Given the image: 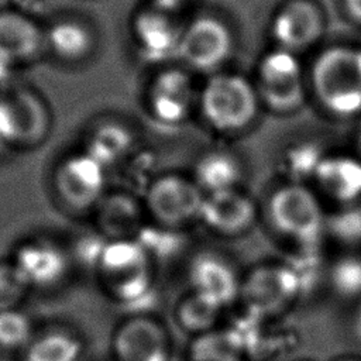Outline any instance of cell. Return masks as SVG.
Segmentation results:
<instances>
[{
    "label": "cell",
    "instance_id": "cell-1",
    "mask_svg": "<svg viewBox=\"0 0 361 361\" xmlns=\"http://www.w3.org/2000/svg\"><path fill=\"white\" fill-rule=\"evenodd\" d=\"M152 262L135 238L114 240L106 243L93 271L110 299L134 307L151 295Z\"/></svg>",
    "mask_w": 361,
    "mask_h": 361
},
{
    "label": "cell",
    "instance_id": "cell-2",
    "mask_svg": "<svg viewBox=\"0 0 361 361\" xmlns=\"http://www.w3.org/2000/svg\"><path fill=\"white\" fill-rule=\"evenodd\" d=\"M52 128L49 104L35 89L21 83L0 87V145L28 151L39 147Z\"/></svg>",
    "mask_w": 361,
    "mask_h": 361
},
{
    "label": "cell",
    "instance_id": "cell-3",
    "mask_svg": "<svg viewBox=\"0 0 361 361\" xmlns=\"http://www.w3.org/2000/svg\"><path fill=\"white\" fill-rule=\"evenodd\" d=\"M313 86L333 113L350 116L361 110V51L336 47L320 55L313 68Z\"/></svg>",
    "mask_w": 361,
    "mask_h": 361
},
{
    "label": "cell",
    "instance_id": "cell-4",
    "mask_svg": "<svg viewBox=\"0 0 361 361\" xmlns=\"http://www.w3.org/2000/svg\"><path fill=\"white\" fill-rule=\"evenodd\" d=\"M52 189L59 203L73 213H92L107 188V168L86 151L62 157L52 171Z\"/></svg>",
    "mask_w": 361,
    "mask_h": 361
},
{
    "label": "cell",
    "instance_id": "cell-5",
    "mask_svg": "<svg viewBox=\"0 0 361 361\" xmlns=\"http://www.w3.org/2000/svg\"><path fill=\"white\" fill-rule=\"evenodd\" d=\"M274 227L292 240L309 243L326 228V216L316 195L299 183L275 190L268 203Z\"/></svg>",
    "mask_w": 361,
    "mask_h": 361
},
{
    "label": "cell",
    "instance_id": "cell-6",
    "mask_svg": "<svg viewBox=\"0 0 361 361\" xmlns=\"http://www.w3.org/2000/svg\"><path fill=\"white\" fill-rule=\"evenodd\" d=\"M10 259L31 290L58 288L66 281L73 262L68 247L39 235L17 243Z\"/></svg>",
    "mask_w": 361,
    "mask_h": 361
},
{
    "label": "cell",
    "instance_id": "cell-7",
    "mask_svg": "<svg viewBox=\"0 0 361 361\" xmlns=\"http://www.w3.org/2000/svg\"><path fill=\"white\" fill-rule=\"evenodd\" d=\"M203 199L204 192L196 182L168 173L148 183L142 202L152 223L178 228L199 217Z\"/></svg>",
    "mask_w": 361,
    "mask_h": 361
},
{
    "label": "cell",
    "instance_id": "cell-8",
    "mask_svg": "<svg viewBox=\"0 0 361 361\" xmlns=\"http://www.w3.org/2000/svg\"><path fill=\"white\" fill-rule=\"evenodd\" d=\"M202 109L207 121L216 128L237 130L254 118L257 96L245 79L217 75L203 90Z\"/></svg>",
    "mask_w": 361,
    "mask_h": 361
},
{
    "label": "cell",
    "instance_id": "cell-9",
    "mask_svg": "<svg viewBox=\"0 0 361 361\" xmlns=\"http://www.w3.org/2000/svg\"><path fill=\"white\" fill-rule=\"evenodd\" d=\"M110 348L113 361H171L165 329L144 313H133L114 327Z\"/></svg>",
    "mask_w": 361,
    "mask_h": 361
},
{
    "label": "cell",
    "instance_id": "cell-10",
    "mask_svg": "<svg viewBox=\"0 0 361 361\" xmlns=\"http://www.w3.org/2000/svg\"><path fill=\"white\" fill-rule=\"evenodd\" d=\"M47 54L45 27L13 7L0 8V65L7 69L37 62Z\"/></svg>",
    "mask_w": 361,
    "mask_h": 361
},
{
    "label": "cell",
    "instance_id": "cell-11",
    "mask_svg": "<svg viewBox=\"0 0 361 361\" xmlns=\"http://www.w3.org/2000/svg\"><path fill=\"white\" fill-rule=\"evenodd\" d=\"M45 27L47 54L65 65H80L97 48V32L89 18L78 13H62Z\"/></svg>",
    "mask_w": 361,
    "mask_h": 361
},
{
    "label": "cell",
    "instance_id": "cell-12",
    "mask_svg": "<svg viewBox=\"0 0 361 361\" xmlns=\"http://www.w3.org/2000/svg\"><path fill=\"white\" fill-rule=\"evenodd\" d=\"M93 228L107 241L131 240L145 226V206L128 189H109L90 213Z\"/></svg>",
    "mask_w": 361,
    "mask_h": 361
},
{
    "label": "cell",
    "instance_id": "cell-13",
    "mask_svg": "<svg viewBox=\"0 0 361 361\" xmlns=\"http://www.w3.org/2000/svg\"><path fill=\"white\" fill-rule=\"evenodd\" d=\"M299 278L283 265H265L252 271L241 283L240 295L250 309L269 314L288 306L299 292Z\"/></svg>",
    "mask_w": 361,
    "mask_h": 361
},
{
    "label": "cell",
    "instance_id": "cell-14",
    "mask_svg": "<svg viewBox=\"0 0 361 361\" xmlns=\"http://www.w3.org/2000/svg\"><path fill=\"white\" fill-rule=\"evenodd\" d=\"M261 93L276 109H290L302 100V72L298 59L285 48L268 54L259 68Z\"/></svg>",
    "mask_w": 361,
    "mask_h": 361
},
{
    "label": "cell",
    "instance_id": "cell-15",
    "mask_svg": "<svg viewBox=\"0 0 361 361\" xmlns=\"http://www.w3.org/2000/svg\"><path fill=\"white\" fill-rule=\"evenodd\" d=\"M230 47L231 37L226 25L212 17H203L183 30L179 54L193 68L210 69L226 59Z\"/></svg>",
    "mask_w": 361,
    "mask_h": 361
},
{
    "label": "cell",
    "instance_id": "cell-16",
    "mask_svg": "<svg viewBox=\"0 0 361 361\" xmlns=\"http://www.w3.org/2000/svg\"><path fill=\"white\" fill-rule=\"evenodd\" d=\"M131 30L137 45L149 58L162 59L179 52L183 28L178 25L171 10L154 3L134 16Z\"/></svg>",
    "mask_w": 361,
    "mask_h": 361
},
{
    "label": "cell",
    "instance_id": "cell-17",
    "mask_svg": "<svg viewBox=\"0 0 361 361\" xmlns=\"http://www.w3.org/2000/svg\"><path fill=\"white\" fill-rule=\"evenodd\" d=\"M189 281L193 293L221 309L241 292V282L231 264L214 254H200L190 262Z\"/></svg>",
    "mask_w": 361,
    "mask_h": 361
},
{
    "label": "cell",
    "instance_id": "cell-18",
    "mask_svg": "<svg viewBox=\"0 0 361 361\" xmlns=\"http://www.w3.org/2000/svg\"><path fill=\"white\" fill-rule=\"evenodd\" d=\"M257 217L254 202L237 189L204 195L199 219L213 231L235 235L248 230Z\"/></svg>",
    "mask_w": 361,
    "mask_h": 361
},
{
    "label": "cell",
    "instance_id": "cell-19",
    "mask_svg": "<svg viewBox=\"0 0 361 361\" xmlns=\"http://www.w3.org/2000/svg\"><path fill=\"white\" fill-rule=\"evenodd\" d=\"M193 100L189 76L178 69L164 71L151 82L147 93L149 113L162 123L173 124L186 117Z\"/></svg>",
    "mask_w": 361,
    "mask_h": 361
},
{
    "label": "cell",
    "instance_id": "cell-20",
    "mask_svg": "<svg viewBox=\"0 0 361 361\" xmlns=\"http://www.w3.org/2000/svg\"><path fill=\"white\" fill-rule=\"evenodd\" d=\"M272 28L282 48L288 51L303 48L320 34V11L309 0H290L275 16Z\"/></svg>",
    "mask_w": 361,
    "mask_h": 361
},
{
    "label": "cell",
    "instance_id": "cell-21",
    "mask_svg": "<svg viewBox=\"0 0 361 361\" xmlns=\"http://www.w3.org/2000/svg\"><path fill=\"white\" fill-rule=\"evenodd\" d=\"M133 145L134 135L130 127L116 117H104L87 128L82 149L109 169L124 162Z\"/></svg>",
    "mask_w": 361,
    "mask_h": 361
},
{
    "label": "cell",
    "instance_id": "cell-22",
    "mask_svg": "<svg viewBox=\"0 0 361 361\" xmlns=\"http://www.w3.org/2000/svg\"><path fill=\"white\" fill-rule=\"evenodd\" d=\"M86 344L82 336L65 326L37 330L21 353L23 361H82Z\"/></svg>",
    "mask_w": 361,
    "mask_h": 361
},
{
    "label": "cell",
    "instance_id": "cell-23",
    "mask_svg": "<svg viewBox=\"0 0 361 361\" xmlns=\"http://www.w3.org/2000/svg\"><path fill=\"white\" fill-rule=\"evenodd\" d=\"M314 178L320 189L337 202L350 204L361 197V161L348 157L324 158Z\"/></svg>",
    "mask_w": 361,
    "mask_h": 361
},
{
    "label": "cell",
    "instance_id": "cell-24",
    "mask_svg": "<svg viewBox=\"0 0 361 361\" xmlns=\"http://www.w3.org/2000/svg\"><path fill=\"white\" fill-rule=\"evenodd\" d=\"M241 176L238 161L226 152L206 154L196 165L195 182L207 193L235 189Z\"/></svg>",
    "mask_w": 361,
    "mask_h": 361
},
{
    "label": "cell",
    "instance_id": "cell-25",
    "mask_svg": "<svg viewBox=\"0 0 361 361\" xmlns=\"http://www.w3.org/2000/svg\"><path fill=\"white\" fill-rule=\"evenodd\" d=\"M243 344L233 331L210 330L197 337L190 355L193 361H240Z\"/></svg>",
    "mask_w": 361,
    "mask_h": 361
},
{
    "label": "cell",
    "instance_id": "cell-26",
    "mask_svg": "<svg viewBox=\"0 0 361 361\" xmlns=\"http://www.w3.org/2000/svg\"><path fill=\"white\" fill-rule=\"evenodd\" d=\"M31 316L21 307L0 312V351L23 353L35 336Z\"/></svg>",
    "mask_w": 361,
    "mask_h": 361
},
{
    "label": "cell",
    "instance_id": "cell-27",
    "mask_svg": "<svg viewBox=\"0 0 361 361\" xmlns=\"http://www.w3.org/2000/svg\"><path fill=\"white\" fill-rule=\"evenodd\" d=\"M221 307L204 298L190 293L176 307V320L182 329L199 336L214 329Z\"/></svg>",
    "mask_w": 361,
    "mask_h": 361
},
{
    "label": "cell",
    "instance_id": "cell-28",
    "mask_svg": "<svg viewBox=\"0 0 361 361\" xmlns=\"http://www.w3.org/2000/svg\"><path fill=\"white\" fill-rule=\"evenodd\" d=\"M30 292L11 259H0V312L21 307Z\"/></svg>",
    "mask_w": 361,
    "mask_h": 361
},
{
    "label": "cell",
    "instance_id": "cell-29",
    "mask_svg": "<svg viewBox=\"0 0 361 361\" xmlns=\"http://www.w3.org/2000/svg\"><path fill=\"white\" fill-rule=\"evenodd\" d=\"M326 227L343 243H361V206L355 203L344 204L341 210L331 216L330 221H326Z\"/></svg>",
    "mask_w": 361,
    "mask_h": 361
},
{
    "label": "cell",
    "instance_id": "cell-30",
    "mask_svg": "<svg viewBox=\"0 0 361 361\" xmlns=\"http://www.w3.org/2000/svg\"><path fill=\"white\" fill-rule=\"evenodd\" d=\"M334 289L344 296L361 293V258L345 257L340 259L331 271Z\"/></svg>",
    "mask_w": 361,
    "mask_h": 361
},
{
    "label": "cell",
    "instance_id": "cell-31",
    "mask_svg": "<svg viewBox=\"0 0 361 361\" xmlns=\"http://www.w3.org/2000/svg\"><path fill=\"white\" fill-rule=\"evenodd\" d=\"M324 158L313 147H299L289 158L290 171L296 175H313L316 173L320 162Z\"/></svg>",
    "mask_w": 361,
    "mask_h": 361
},
{
    "label": "cell",
    "instance_id": "cell-32",
    "mask_svg": "<svg viewBox=\"0 0 361 361\" xmlns=\"http://www.w3.org/2000/svg\"><path fill=\"white\" fill-rule=\"evenodd\" d=\"M345 6L348 13L361 21V0H345Z\"/></svg>",
    "mask_w": 361,
    "mask_h": 361
},
{
    "label": "cell",
    "instance_id": "cell-33",
    "mask_svg": "<svg viewBox=\"0 0 361 361\" xmlns=\"http://www.w3.org/2000/svg\"><path fill=\"white\" fill-rule=\"evenodd\" d=\"M183 1L186 0H155V4H158L159 7L162 8H166V10H171L173 11L178 6H180Z\"/></svg>",
    "mask_w": 361,
    "mask_h": 361
},
{
    "label": "cell",
    "instance_id": "cell-34",
    "mask_svg": "<svg viewBox=\"0 0 361 361\" xmlns=\"http://www.w3.org/2000/svg\"><path fill=\"white\" fill-rule=\"evenodd\" d=\"M358 147H360V149H361V124H360V127H358Z\"/></svg>",
    "mask_w": 361,
    "mask_h": 361
},
{
    "label": "cell",
    "instance_id": "cell-35",
    "mask_svg": "<svg viewBox=\"0 0 361 361\" xmlns=\"http://www.w3.org/2000/svg\"><path fill=\"white\" fill-rule=\"evenodd\" d=\"M340 361H360V360H353V358H348V360H340Z\"/></svg>",
    "mask_w": 361,
    "mask_h": 361
},
{
    "label": "cell",
    "instance_id": "cell-36",
    "mask_svg": "<svg viewBox=\"0 0 361 361\" xmlns=\"http://www.w3.org/2000/svg\"><path fill=\"white\" fill-rule=\"evenodd\" d=\"M110 361H113V360H110Z\"/></svg>",
    "mask_w": 361,
    "mask_h": 361
}]
</instances>
